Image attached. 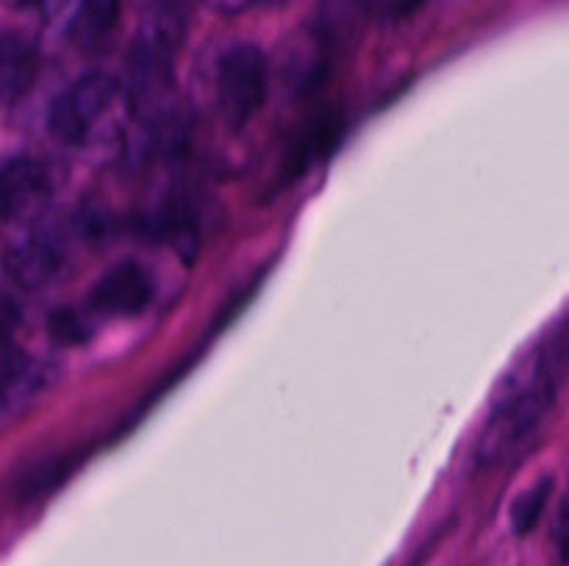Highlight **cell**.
<instances>
[{"label": "cell", "instance_id": "1", "mask_svg": "<svg viewBox=\"0 0 569 566\" xmlns=\"http://www.w3.org/2000/svg\"><path fill=\"white\" fill-rule=\"evenodd\" d=\"M556 388H559V366L550 353H537L520 370H515V375L506 377L478 438V466L509 461L539 431L556 400Z\"/></svg>", "mask_w": 569, "mask_h": 566}, {"label": "cell", "instance_id": "2", "mask_svg": "<svg viewBox=\"0 0 569 566\" xmlns=\"http://www.w3.org/2000/svg\"><path fill=\"white\" fill-rule=\"evenodd\" d=\"M122 98V81L92 70L72 81L48 111V128L61 144H83Z\"/></svg>", "mask_w": 569, "mask_h": 566}, {"label": "cell", "instance_id": "3", "mask_svg": "<svg viewBox=\"0 0 569 566\" xmlns=\"http://www.w3.org/2000/svg\"><path fill=\"white\" fill-rule=\"evenodd\" d=\"M217 98L233 125H244L267 100V59L256 44H231L217 61Z\"/></svg>", "mask_w": 569, "mask_h": 566}, {"label": "cell", "instance_id": "4", "mask_svg": "<svg viewBox=\"0 0 569 566\" xmlns=\"http://www.w3.org/2000/svg\"><path fill=\"white\" fill-rule=\"evenodd\" d=\"M67 242L61 233L37 228L6 250V272L22 289H44L64 272Z\"/></svg>", "mask_w": 569, "mask_h": 566}, {"label": "cell", "instance_id": "5", "mask_svg": "<svg viewBox=\"0 0 569 566\" xmlns=\"http://www.w3.org/2000/svg\"><path fill=\"white\" fill-rule=\"evenodd\" d=\"M53 198L50 170L37 159H14L0 170V220H37Z\"/></svg>", "mask_w": 569, "mask_h": 566}, {"label": "cell", "instance_id": "6", "mask_svg": "<svg viewBox=\"0 0 569 566\" xmlns=\"http://www.w3.org/2000/svg\"><path fill=\"white\" fill-rule=\"evenodd\" d=\"M14 320L17 314L11 303H3L0 309V416L37 397L48 386L50 377V370L42 361L28 358L20 350L11 347Z\"/></svg>", "mask_w": 569, "mask_h": 566}, {"label": "cell", "instance_id": "7", "mask_svg": "<svg viewBox=\"0 0 569 566\" xmlns=\"http://www.w3.org/2000/svg\"><path fill=\"white\" fill-rule=\"evenodd\" d=\"M153 297V281L137 261L122 259L109 272L98 277L89 292V311L106 316H133L148 309Z\"/></svg>", "mask_w": 569, "mask_h": 566}, {"label": "cell", "instance_id": "8", "mask_svg": "<svg viewBox=\"0 0 569 566\" xmlns=\"http://www.w3.org/2000/svg\"><path fill=\"white\" fill-rule=\"evenodd\" d=\"M39 70V55L28 39L17 33L0 37V105H11L31 89Z\"/></svg>", "mask_w": 569, "mask_h": 566}, {"label": "cell", "instance_id": "9", "mask_svg": "<svg viewBox=\"0 0 569 566\" xmlns=\"http://www.w3.org/2000/svg\"><path fill=\"white\" fill-rule=\"evenodd\" d=\"M120 14V0H78L70 20V39L83 50L103 42Z\"/></svg>", "mask_w": 569, "mask_h": 566}, {"label": "cell", "instance_id": "10", "mask_svg": "<svg viewBox=\"0 0 569 566\" xmlns=\"http://www.w3.org/2000/svg\"><path fill=\"white\" fill-rule=\"evenodd\" d=\"M550 492H553V483L545 477V481H539L531 492H526L517 499L515 508H511V525H515L517 533L533 530V525H537L539 516H542L545 505H548Z\"/></svg>", "mask_w": 569, "mask_h": 566}, {"label": "cell", "instance_id": "11", "mask_svg": "<svg viewBox=\"0 0 569 566\" xmlns=\"http://www.w3.org/2000/svg\"><path fill=\"white\" fill-rule=\"evenodd\" d=\"M206 3H209L211 9L222 11V14H237V11L248 9V6L253 3V0H206Z\"/></svg>", "mask_w": 569, "mask_h": 566}, {"label": "cell", "instance_id": "12", "mask_svg": "<svg viewBox=\"0 0 569 566\" xmlns=\"http://www.w3.org/2000/svg\"><path fill=\"white\" fill-rule=\"evenodd\" d=\"M559 547H561V555L569 560V505L565 508V514H561V522H559Z\"/></svg>", "mask_w": 569, "mask_h": 566}, {"label": "cell", "instance_id": "13", "mask_svg": "<svg viewBox=\"0 0 569 566\" xmlns=\"http://www.w3.org/2000/svg\"><path fill=\"white\" fill-rule=\"evenodd\" d=\"M70 3H72V0H39V6H42L48 14H59V11L64 9V6H70Z\"/></svg>", "mask_w": 569, "mask_h": 566}, {"label": "cell", "instance_id": "14", "mask_svg": "<svg viewBox=\"0 0 569 566\" xmlns=\"http://www.w3.org/2000/svg\"><path fill=\"white\" fill-rule=\"evenodd\" d=\"M253 3H264V6H278V3H287V0H253Z\"/></svg>", "mask_w": 569, "mask_h": 566}]
</instances>
